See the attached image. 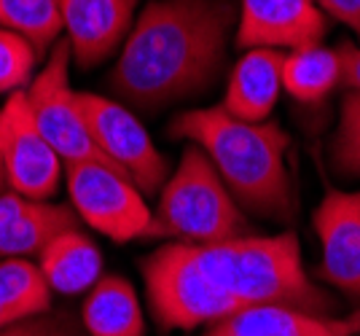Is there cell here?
<instances>
[{
  "label": "cell",
  "instance_id": "1",
  "mask_svg": "<svg viewBox=\"0 0 360 336\" xmlns=\"http://www.w3.org/2000/svg\"><path fill=\"white\" fill-rule=\"evenodd\" d=\"M231 30L229 0H153L121 44L110 89L140 110L205 92L224 65Z\"/></svg>",
  "mask_w": 360,
  "mask_h": 336
},
{
  "label": "cell",
  "instance_id": "2",
  "mask_svg": "<svg viewBox=\"0 0 360 336\" xmlns=\"http://www.w3.org/2000/svg\"><path fill=\"white\" fill-rule=\"evenodd\" d=\"M169 138L199 146L237 205L271 221L293 215L288 135L274 122H242L224 108H196L169 124Z\"/></svg>",
  "mask_w": 360,
  "mask_h": 336
},
{
  "label": "cell",
  "instance_id": "3",
  "mask_svg": "<svg viewBox=\"0 0 360 336\" xmlns=\"http://www.w3.org/2000/svg\"><path fill=\"white\" fill-rule=\"evenodd\" d=\"M202 269L242 306H285L326 315L333 302L309 280L293 231L274 237L245 234L207 247H194Z\"/></svg>",
  "mask_w": 360,
  "mask_h": 336
},
{
  "label": "cell",
  "instance_id": "4",
  "mask_svg": "<svg viewBox=\"0 0 360 336\" xmlns=\"http://www.w3.org/2000/svg\"><path fill=\"white\" fill-rule=\"evenodd\" d=\"M248 218L199 146H188L162 186L148 237H175L207 247L248 234Z\"/></svg>",
  "mask_w": 360,
  "mask_h": 336
},
{
  "label": "cell",
  "instance_id": "5",
  "mask_svg": "<svg viewBox=\"0 0 360 336\" xmlns=\"http://www.w3.org/2000/svg\"><path fill=\"white\" fill-rule=\"evenodd\" d=\"M143 280L153 318L165 328L218 325L245 309L202 269L194 245L172 243L150 253L143 261Z\"/></svg>",
  "mask_w": 360,
  "mask_h": 336
},
{
  "label": "cell",
  "instance_id": "6",
  "mask_svg": "<svg viewBox=\"0 0 360 336\" xmlns=\"http://www.w3.org/2000/svg\"><path fill=\"white\" fill-rule=\"evenodd\" d=\"M70 205L81 221L116 243L148 237L153 213L137 186L108 162L65 164Z\"/></svg>",
  "mask_w": 360,
  "mask_h": 336
},
{
  "label": "cell",
  "instance_id": "7",
  "mask_svg": "<svg viewBox=\"0 0 360 336\" xmlns=\"http://www.w3.org/2000/svg\"><path fill=\"white\" fill-rule=\"evenodd\" d=\"M70 62L73 51L68 41H57L44 70L32 78V84L25 89L30 103L32 119L38 129L44 132L49 146L60 153L65 164L78 162H105L97 143L91 138L84 110L78 103V92L70 86Z\"/></svg>",
  "mask_w": 360,
  "mask_h": 336
},
{
  "label": "cell",
  "instance_id": "8",
  "mask_svg": "<svg viewBox=\"0 0 360 336\" xmlns=\"http://www.w3.org/2000/svg\"><path fill=\"white\" fill-rule=\"evenodd\" d=\"M78 103L108 164L121 169L140 194H156L167 181V159L156 151L146 127L132 116V110L91 92H78Z\"/></svg>",
  "mask_w": 360,
  "mask_h": 336
},
{
  "label": "cell",
  "instance_id": "9",
  "mask_svg": "<svg viewBox=\"0 0 360 336\" xmlns=\"http://www.w3.org/2000/svg\"><path fill=\"white\" fill-rule=\"evenodd\" d=\"M0 159L6 186L14 194L35 202H46L57 194L65 162L38 129L25 89L8 94L0 110Z\"/></svg>",
  "mask_w": 360,
  "mask_h": 336
},
{
  "label": "cell",
  "instance_id": "10",
  "mask_svg": "<svg viewBox=\"0 0 360 336\" xmlns=\"http://www.w3.org/2000/svg\"><path fill=\"white\" fill-rule=\"evenodd\" d=\"M320 240V277L345 296L360 299V191L328 188L312 215Z\"/></svg>",
  "mask_w": 360,
  "mask_h": 336
},
{
  "label": "cell",
  "instance_id": "11",
  "mask_svg": "<svg viewBox=\"0 0 360 336\" xmlns=\"http://www.w3.org/2000/svg\"><path fill=\"white\" fill-rule=\"evenodd\" d=\"M328 19L317 0H242L237 16L240 49H293L317 46Z\"/></svg>",
  "mask_w": 360,
  "mask_h": 336
},
{
  "label": "cell",
  "instance_id": "12",
  "mask_svg": "<svg viewBox=\"0 0 360 336\" xmlns=\"http://www.w3.org/2000/svg\"><path fill=\"white\" fill-rule=\"evenodd\" d=\"M135 25V0H62V30L78 67L108 60Z\"/></svg>",
  "mask_w": 360,
  "mask_h": 336
},
{
  "label": "cell",
  "instance_id": "13",
  "mask_svg": "<svg viewBox=\"0 0 360 336\" xmlns=\"http://www.w3.org/2000/svg\"><path fill=\"white\" fill-rule=\"evenodd\" d=\"M283 62L285 51L248 49L229 73L221 108L242 122H269L283 92Z\"/></svg>",
  "mask_w": 360,
  "mask_h": 336
},
{
  "label": "cell",
  "instance_id": "14",
  "mask_svg": "<svg viewBox=\"0 0 360 336\" xmlns=\"http://www.w3.org/2000/svg\"><path fill=\"white\" fill-rule=\"evenodd\" d=\"M38 269L51 290L75 296L86 293L103 277V253L81 229L62 231L38 256Z\"/></svg>",
  "mask_w": 360,
  "mask_h": 336
},
{
  "label": "cell",
  "instance_id": "15",
  "mask_svg": "<svg viewBox=\"0 0 360 336\" xmlns=\"http://www.w3.org/2000/svg\"><path fill=\"white\" fill-rule=\"evenodd\" d=\"M81 321L89 336H143V309L129 280L103 275L84 299Z\"/></svg>",
  "mask_w": 360,
  "mask_h": 336
},
{
  "label": "cell",
  "instance_id": "16",
  "mask_svg": "<svg viewBox=\"0 0 360 336\" xmlns=\"http://www.w3.org/2000/svg\"><path fill=\"white\" fill-rule=\"evenodd\" d=\"M221 336H349L342 318L309 315L285 306H245L212 325Z\"/></svg>",
  "mask_w": 360,
  "mask_h": 336
},
{
  "label": "cell",
  "instance_id": "17",
  "mask_svg": "<svg viewBox=\"0 0 360 336\" xmlns=\"http://www.w3.org/2000/svg\"><path fill=\"white\" fill-rule=\"evenodd\" d=\"M78 229V213L65 205L30 202L8 229L0 231V259H32L62 231Z\"/></svg>",
  "mask_w": 360,
  "mask_h": 336
},
{
  "label": "cell",
  "instance_id": "18",
  "mask_svg": "<svg viewBox=\"0 0 360 336\" xmlns=\"http://www.w3.org/2000/svg\"><path fill=\"white\" fill-rule=\"evenodd\" d=\"M51 288L30 259H0V331L49 312Z\"/></svg>",
  "mask_w": 360,
  "mask_h": 336
},
{
  "label": "cell",
  "instance_id": "19",
  "mask_svg": "<svg viewBox=\"0 0 360 336\" xmlns=\"http://www.w3.org/2000/svg\"><path fill=\"white\" fill-rule=\"evenodd\" d=\"M342 84V62L336 49L304 46L285 54L283 89L299 103H317Z\"/></svg>",
  "mask_w": 360,
  "mask_h": 336
},
{
  "label": "cell",
  "instance_id": "20",
  "mask_svg": "<svg viewBox=\"0 0 360 336\" xmlns=\"http://www.w3.org/2000/svg\"><path fill=\"white\" fill-rule=\"evenodd\" d=\"M0 25L27 38L44 54L62 32V0H0Z\"/></svg>",
  "mask_w": 360,
  "mask_h": 336
},
{
  "label": "cell",
  "instance_id": "21",
  "mask_svg": "<svg viewBox=\"0 0 360 336\" xmlns=\"http://www.w3.org/2000/svg\"><path fill=\"white\" fill-rule=\"evenodd\" d=\"M333 169L345 178H360V92H347L342 100L339 127L330 140Z\"/></svg>",
  "mask_w": 360,
  "mask_h": 336
},
{
  "label": "cell",
  "instance_id": "22",
  "mask_svg": "<svg viewBox=\"0 0 360 336\" xmlns=\"http://www.w3.org/2000/svg\"><path fill=\"white\" fill-rule=\"evenodd\" d=\"M38 51L27 38L0 25V94L27 89Z\"/></svg>",
  "mask_w": 360,
  "mask_h": 336
},
{
  "label": "cell",
  "instance_id": "23",
  "mask_svg": "<svg viewBox=\"0 0 360 336\" xmlns=\"http://www.w3.org/2000/svg\"><path fill=\"white\" fill-rule=\"evenodd\" d=\"M0 336H84L81 328L68 315H35L27 321H19L8 328H3Z\"/></svg>",
  "mask_w": 360,
  "mask_h": 336
},
{
  "label": "cell",
  "instance_id": "24",
  "mask_svg": "<svg viewBox=\"0 0 360 336\" xmlns=\"http://www.w3.org/2000/svg\"><path fill=\"white\" fill-rule=\"evenodd\" d=\"M320 11L360 32V0H317Z\"/></svg>",
  "mask_w": 360,
  "mask_h": 336
},
{
  "label": "cell",
  "instance_id": "25",
  "mask_svg": "<svg viewBox=\"0 0 360 336\" xmlns=\"http://www.w3.org/2000/svg\"><path fill=\"white\" fill-rule=\"evenodd\" d=\"M339 62H342V84L349 92H360V46L342 44L336 49Z\"/></svg>",
  "mask_w": 360,
  "mask_h": 336
},
{
  "label": "cell",
  "instance_id": "26",
  "mask_svg": "<svg viewBox=\"0 0 360 336\" xmlns=\"http://www.w3.org/2000/svg\"><path fill=\"white\" fill-rule=\"evenodd\" d=\"M342 323H345L347 334H349V336H358L360 334V309H355L352 315L342 318Z\"/></svg>",
  "mask_w": 360,
  "mask_h": 336
},
{
  "label": "cell",
  "instance_id": "27",
  "mask_svg": "<svg viewBox=\"0 0 360 336\" xmlns=\"http://www.w3.org/2000/svg\"><path fill=\"white\" fill-rule=\"evenodd\" d=\"M6 186V172H3V159H0V188Z\"/></svg>",
  "mask_w": 360,
  "mask_h": 336
},
{
  "label": "cell",
  "instance_id": "28",
  "mask_svg": "<svg viewBox=\"0 0 360 336\" xmlns=\"http://www.w3.org/2000/svg\"><path fill=\"white\" fill-rule=\"evenodd\" d=\"M205 336H221V334H218V331H212V328H210V331H207Z\"/></svg>",
  "mask_w": 360,
  "mask_h": 336
},
{
  "label": "cell",
  "instance_id": "29",
  "mask_svg": "<svg viewBox=\"0 0 360 336\" xmlns=\"http://www.w3.org/2000/svg\"><path fill=\"white\" fill-rule=\"evenodd\" d=\"M358 35H360V32H358Z\"/></svg>",
  "mask_w": 360,
  "mask_h": 336
}]
</instances>
